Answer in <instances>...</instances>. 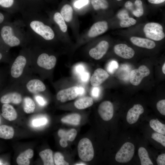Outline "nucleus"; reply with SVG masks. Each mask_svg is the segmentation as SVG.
<instances>
[{
  "label": "nucleus",
  "mask_w": 165,
  "mask_h": 165,
  "mask_svg": "<svg viewBox=\"0 0 165 165\" xmlns=\"http://www.w3.org/2000/svg\"><path fill=\"white\" fill-rule=\"evenodd\" d=\"M39 12L24 9L20 13L30 40V45L42 47L44 41L54 39L53 30L45 22Z\"/></svg>",
  "instance_id": "obj_1"
},
{
  "label": "nucleus",
  "mask_w": 165,
  "mask_h": 165,
  "mask_svg": "<svg viewBox=\"0 0 165 165\" xmlns=\"http://www.w3.org/2000/svg\"><path fill=\"white\" fill-rule=\"evenodd\" d=\"M0 41L9 49L29 45L30 39L22 19L11 21L0 26Z\"/></svg>",
  "instance_id": "obj_2"
},
{
  "label": "nucleus",
  "mask_w": 165,
  "mask_h": 165,
  "mask_svg": "<svg viewBox=\"0 0 165 165\" xmlns=\"http://www.w3.org/2000/svg\"><path fill=\"white\" fill-rule=\"evenodd\" d=\"M9 73L10 84L13 85H19L27 76L33 74L29 46L22 47L18 55L12 61Z\"/></svg>",
  "instance_id": "obj_3"
},
{
  "label": "nucleus",
  "mask_w": 165,
  "mask_h": 165,
  "mask_svg": "<svg viewBox=\"0 0 165 165\" xmlns=\"http://www.w3.org/2000/svg\"><path fill=\"white\" fill-rule=\"evenodd\" d=\"M31 51V67L33 73L41 77L43 71L52 70L57 59L56 56L44 52L42 48L34 45L28 46Z\"/></svg>",
  "instance_id": "obj_4"
},
{
  "label": "nucleus",
  "mask_w": 165,
  "mask_h": 165,
  "mask_svg": "<svg viewBox=\"0 0 165 165\" xmlns=\"http://www.w3.org/2000/svg\"><path fill=\"white\" fill-rule=\"evenodd\" d=\"M20 85L26 93L34 95H41V94L46 90L45 85L38 77L31 75L26 78Z\"/></svg>",
  "instance_id": "obj_5"
},
{
  "label": "nucleus",
  "mask_w": 165,
  "mask_h": 165,
  "mask_svg": "<svg viewBox=\"0 0 165 165\" xmlns=\"http://www.w3.org/2000/svg\"><path fill=\"white\" fill-rule=\"evenodd\" d=\"M9 88V91L1 97L0 102L3 104H20L23 98V94L25 93L23 89L19 85L10 84Z\"/></svg>",
  "instance_id": "obj_6"
},
{
  "label": "nucleus",
  "mask_w": 165,
  "mask_h": 165,
  "mask_svg": "<svg viewBox=\"0 0 165 165\" xmlns=\"http://www.w3.org/2000/svg\"><path fill=\"white\" fill-rule=\"evenodd\" d=\"M78 151L80 159L84 161H89L93 158L94 151L91 141L88 138H84L79 142Z\"/></svg>",
  "instance_id": "obj_7"
},
{
  "label": "nucleus",
  "mask_w": 165,
  "mask_h": 165,
  "mask_svg": "<svg viewBox=\"0 0 165 165\" xmlns=\"http://www.w3.org/2000/svg\"><path fill=\"white\" fill-rule=\"evenodd\" d=\"M143 31L147 38L155 41H160L165 36L162 26L158 23L147 24L144 27Z\"/></svg>",
  "instance_id": "obj_8"
},
{
  "label": "nucleus",
  "mask_w": 165,
  "mask_h": 165,
  "mask_svg": "<svg viewBox=\"0 0 165 165\" xmlns=\"http://www.w3.org/2000/svg\"><path fill=\"white\" fill-rule=\"evenodd\" d=\"M134 152V145L130 142H126L117 153L115 156L116 160L119 163H127L131 160Z\"/></svg>",
  "instance_id": "obj_9"
},
{
  "label": "nucleus",
  "mask_w": 165,
  "mask_h": 165,
  "mask_svg": "<svg viewBox=\"0 0 165 165\" xmlns=\"http://www.w3.org/2000/svg\"><path fill=\"white\" fill-rule=\"evenodd\" d=\"M0 9L12 14L20 13L24 8L21 0H0Z\"/></svg>",
  "instance_id": "obj_10"
},
{
  "label": "nucleus",
  "mask_w": 165,
  "mask_h": 165,
  "mask_svg": "<svg viewBox=\"0 0 165 165\" xmlns=\"http://www.w3.org/2000/svg\"><path fill=\"white\" fill-rule=\"evenodd\" d=\"M150 73L149 69L144 65L140 66L138 68L131 71L130 75V80L133 85H139L143 79L148 76Z\"/></svg>",
  "instance_id": "obj_11"
},
{
  "label": "nucleus",
  "mask_w": 165,
  "mask_h": 165,
  "mask_svg": "<svg viewBox=\"0 0 165 165\" xmlns=\"http://www.w3.org/2000/svg\"><path fill=\"white\" fill-rule=\"evenodd\" d=\"M78 95L79 87L74 86L59 91L57 94L56 98L64 103L74 99Z\"/></svg>",
  "instance_id": "obj_12"
},
{
  "label": "nucleus",
  "mask_w": 165,
  "mask_h": 165,
  "mask_svg": "<svg viewBox=\"0 0 165 165\" xmlns=\"http://www.w3.org/2000/svg\"><path fill=\"white\" fill-rule=\"evenodd\" d=\"M98 111L99 114L103 120L109 121L112 119L113 115V104L109 101H104L99 105Z\"/></svg>",
  "instance_id": "obj_13"
},
{
  "label": "nucleus",
  "mask_w": 165,
  "mask_h": 165,
  "mask_svg": "<svg viewBox=\"0 0 165 165\" xmlns=\"http://www.w3.org/2000/svg\"><path fill=\"white\" fill-rule=\"evenodd\" d=\"M109 46L108 42L105 40L102 41L95 47L91 49L90 50L89 55L95 60H99L106 54Z\"/></svg>",
  "instance_id": "obj_14"
},
{
  "label": "nucleus",
  "mask_w": 165,
  "mask_h": 165,
  "mask_svg": "<svg viewBox=\"0 0 165 165\" xmlns=\"http://www.w3.org/2000/svg\"><path fill=\"white\" fill-rule=\"evenodd\" d=\"M109 76L108 72L101 68L97 69L90 78L91 84L93 86H97L103 83Z\"/></svg>",
  "instance_id": "obj_15"
},
{
  "label": "nucleus",
  "mask_w": 165,
  "mask_h": 165,
  "mask_svg": "<svg viewBox=\"0 0 165 165\" xmlns=\"http://www.w3.org/2000/svg\"><path fill=\"white\" fill-rule=\"evenodd\" d=\"M115 53L118 56L124 59H129L133 57L135 52L131 48L124 44H119L114 47Z\"/></svg>",
  "instance_id": "obj_16"
},
{
  "label": "nucleus",
  "mask_w": 165,
  "mask_h": 165,
  "mask_svg": "<svg viewBox=\"0 0 165 165\" xmlns=\"http://www.w3.org/2000/svg\"><path fill=\"white\" fill-rule=\"evenodd\" d=\"M144 112L142 106L140 104L134 105L133 107L128 111L127 116V120L130 124L136 123L140 115Z\"/></svg>",
  "instance_id": "obj_17"
},
{
  "label": "nucleus",
  "mask_w": 165,
  "mask_h": 165,
  "mask_svg": "<svg viewBox=\"0 0 165 165\" xmlns=\"http://www.w3.org/2000/svg\"><path fill=\"white\" fill-rule=\"evenodd\" d=\"M107 22L105 21L97 22L91 27L88 35L90 37H94L105 32L108 29Z\"/></svg>",
  "instance_id": "obj_18"
},
{
  "label": "nucleus",
  "mask_w": 165,
  "mask_h": 165,
  "mask_svg": "<svg viewBox=\"0 0 165 165\" xmlns=\"http://www.w3.org/2000/svg\"><path fill=\"white\" fill-rule=\"evenodd\" d=\"M130 40L134 45L148 49H153L156 46L153 41L147 38L133 36L130 38Z\"/></svg>",
  "instance_id": "obj_19"
},
{
  "label": "nucleus",
  "mask_w": 165,
  "mask_h": 165,
  "mask_svg": "<svg viewBox=\"0 0 165 165\" xmlns=\"http://www.w3.org/2000/svg\"><path fill=\"white\" fill-rule=\"evenodd\" d=\"M2 115L6 119L9 121L15 120L17 116V112L13 106L4 104L2 106Z\"/></svg>",
  "instance_id": "obj_20"
},
{
  "label": "nucleus",
  "mask_w": 165,
  "mask_h": 165,
  "mask_svg": "<svg viewBox=\"0 0 165 165\" xmlns=\"http://www.w3.org/2000/svg\"><path fill=\"white\" fill-rule=\"evenodd\" d=\"M24 9L39 12L42 7L41 0H21Z\"/></svg>",
  "instance_id": "obj_21"
},
{
  "label": "nucleus",
  "mask_w": 165,
  "mask_h": 165,
  "mask_svg": "<svg viewBox=\"0 0 165 165\" xmlns=\"http://www.w3.org/2000/svg\"><path fill=\"white\" fill-rule=\"evenodd\" d=\"M33 150L31 149L27 150L21 153L17 158L16 161L19 165H28L30 163L29 159L33 156Z\"/></svg>",
  "instance_id": "obj_22"
},
{
  "label": "nucleus",
  "mask_w": 165,
  "mask_h": 165,
  "mask_svg": "<svg viewBox=\"0 0 165 165\" xmlns=\"http://www.w3.org/2000/svg\"><path fill=\"white\" fill-rule=\"evenodd\" d=\"M22 102L23 109L25 113L30 114L34 112L35 108V104L31 97L28 96L24 97Z\"/></svg>",
  "instance_id": "obj_23"
},
{
  "label": "nucleus",
  "mask_w": 165,
  "mask_h": 165,
  "mask_svg": "<svg viewBox=\"0 0 165 165\" xmlns=\"http://www.w3.org/2000/svg\"><path fill=\"white\" fill-rule=\"evenodd\" d=\"M93 104V101L91 97H85L76 101L74 105L78 109H82L91 106Z\"/></svg>",
  "instance_id": "obj_24"
},
{
  "label": "nucleus",
  "mask_w": 165,
  "mask_h": 165,
  "mask_svg": "<svg viewBox=\"0 0 165 165\" xmlns=\"http://www.w3.org/2000/svg\"><path fill=\"white\" fill-rule=\"evenodd\" d=\"M44 165H54L53 152L49 149H45L39 153Z\"/></svg>",
  "instance_id": "obj_25"
},
{
  "label": "nucleus",
  "mask_w": 165,
  "mask_h": 165,
  "mask_svg": "<svg viewBox=\"0 0 165 165\" xmlns=\"http://www.w3.org/2000/svg\"><path fill=\"white\" fill-rule=\"evenodd\" d=\"M52 19L62 31L65 32L67 31V26L60 13L59 12L55 13L53 14Z\"/></svg>",
  "instance_id": "obj_26"
},
{
  "label": "nucleus",
  "mask_w": 165,
  "mask_h": 165,
  "mask_svg": "<svg viewBox=\"0 0 165 165\" xmlns=\"http://www.w3.org/2000/svg\"><path fill=\"white\" fill-rule=\"evenodd\" d=\"M14 134V130L11 127L6 125L0 126V138L5 139L12 138Z\"/></svg>",
  "instance_id": "obj_27"
},
{
  "label": "nucleus",
  "mask_w": 165,
  "mask_h": 165,
  "mask_svg": "<svg viewBox=\"0 0 165 165\" xmlns=\"http://www.w3.org/2000/svg\"><path fill=\"white\" fill-rule=\"evenodd\" d=\"M58 136L61 138H63L67 141H73L75 138L77 134L76 130L74 129L67 131L60 129L58 132Z\"/></svg>",
  "instance_id": "obj_28"
},
{
  "label": "nucleus",
  "mask_w": 165,
  "mask_h": 165,
  "mask_svg": "<svg viewBox=\"0 0 165 165\" xmlns=\"http://www.w3.org/2000/svg\"><path fill=\"white\" fill-rule=\"evenodd\" d=\"M138 153L141 165H153L149 158L148 152L145 148L140 147L138 149Z\"/></svg>",
  "instance_id": "obj_29"
},
{
  "label": "nucleus",
  "mask_w": 165,
  "mask_h": 165,
  "mask_svg": "<svg viewBox=\"0 0 165 165\" xmlns=\"http://www.w3.org/2000/svg\"><path fill=\"white\" fill-rule=\"evenodd\" d=\"M73 13V9L71 6L68 4H66L61 9L60 13L65 21L69 22L72 19Z\"/></svg>",
  "instance_id": "obj_30"
},
{
  "label": "nucleus",
  "mask_w": 165,
  "mask_h": 165,
  "mask_svg": "<svg viewBox=\"0 0 165 165\" xmlns=\"http://www.w3.org/2000/svg\"><path fill=\"white\" fill-rule=\"evenodd\" d=\"M80 119L81 116L79 114L73 113L63 118L61 121L64 123L78 125L79 123Z\"/></svg>",
  "instance_id": "obj_31"
},
{
  "label": "nucleus",
  "mask_w": 165,
  "mask_h": 165,
  "mask_svg": "<svg viewBox=\"0 0 165 165\" xmlns=\"http://www.w3.org/2000/svg\"><path fill=\"white\" fill-rule=\"evenodd\" d=\"M150 127L156 132L165 134V125L160 122L157 119H151L149 122Z\"/></svg>",
  "instance_id": "obj_32"
},
{
  "label": "nucleus",
  "mask_w": 165,
  "mask_h": 165,
  "mask_svg": "<svg viewBox=\"0 0 165 165\" xmlns=\"http://www.w3.org/2000/svg\"><path fill=\"white\" fill-rule=\"evenodd\" d=\"M133 14L137 17L141 16L144 13L142 2L141 0H136L131 11Z\"/></svg>",
  "instance_id": "obj_33"
},
{
  "label": "nucleus",
  "mask_w": 165,
  "mask_h": 165,
  "mask_svg": "<svg viewBox=\"0 0 165 165\" xmlns=\"http://www.w3.org/2000/svg\"><path fill=\"white\" fill-rule=\"evenodd\" d=\"M91 3L94 9L95 10L105 9L109 6L107 0H91Z\"/></svg>",
  "instance_id": "obj_34"
},
{
  "label": "nucleus",
  "mask_w": 165,
  "mask_h": 165,
  "mask_svg": "<svg viewBox=\"0 0 165 165\" xmlns=\"http://www.w3.org/2000/svg\"><path fill=\"white\" fill-rule=\"evenodd\" d=\"M9 49L0 41V61L4 59L8 60L11 59L9 53Z\"/></svg>",
  "instance_id": "obj_35"
},
{
  "label": "nucleus",
  "mask_w": 165,
  "mask_h": 165,
  "mask_svg": "<svg viewBox=\"0 0 165 165\" xmlns=\"http://www.w3.org/2000/svg\"><path fill=\"white\" fill-rule=\"evenodd\" d=\"M54 163L56 165H68V163L64 160V157L60 152H57L54 156Z\"/></svg>",
  "instance_id": "obj_36"
},
{
  "label": "nucleus",
  "mask_w": 165,
  "mask_h": 165,
  "mask_svg": "<svg viewBox=\"0 0 165 165\" xmlns=\"http://www.w3.org/2000/svg\"><path fill=\"white\" fill-rule=\"evenodd\" d=\"M136 20L132 17L120 20V25L122 28L128 27L135 24Z\"/></svg>",
  "instance_id": "obj_37"
},
{
  "label": "nucleus",
  "mask_w": 165,
  "mask_h": 165,
  "mask_svg": "<svg viewBox=\"0 0 165 165\" xmlns=\"http://www.w3.org/2000/svg\"><path fill=\"white\" fill-rule=\"evenodd\" d=\"M151 138L165 146V136L163 134L158 132L154 133L152 134Z\"/></svg>",
  "instance_id": "obj_38"
},
{
  "label": "nucleus",
  "mask_w": 165,
  "mask_h": 165,
  "mask_svg": "<svg viewBox=\"0 0 165 165\" xmlns=\"http://www.w3.org/2000/svg\"><path fill=\"white\" fill-rule=\"evenodd\" d=\"M118 67L119 65L117 62L115 60H112L108 64L107 70L109 73L112 74L118 68Z\"/></svg>",
  "instance_id": "obj_39"
},
{
  "label": "nucleus",
  "mask_w": 165,
  "mask_h": 165,
  "mask_svg": "<svg viewBox=\"0 0 165 165\" xmlns=\"http://www.w3.org/2000/svg\"><path fill=\"white\" fill-rule=\"evenodd\" d=\"M11 15L6 12L0 11V26L11 21Z\"/></svg>",
  "instance_id": "obj_40"
},
{
  "label": "nucleus",
  "mask_w": 165,
  "mask_h": 165,
  "mask_svg": "<svg viewBox=\"0 0 165 165\" xmlns=\"http://www.w3.org/2000/svg\"><path fill=\"white\" fill-rule=\"evenodd\" d=\"M47 119L43 117L34 119L32 122L33 126L35 127H38L46 124L47 122Z\"/></svg>",
  "instance_id": "obj_41"
},
{
  "label": "nucleus",
  "mask_w": 165,
  "mask_h": 165,
  "mask_svg": "<svg viewBox=\"0 0 165 165\" xmlns=\"http://www.w3.org/2000/svg\"><path fill=\"white\" fill-rule=\"evenodd\" d=\"M156 108L162 115H165V100L159 101L156 104Z\"/></svg>",
  "instance_id": "obj_42"
},
{
  "label": "nucleus",
  "mask_w": 165,
  "mask_h": 165,
  "mask_svg": "<svg viewBox=\"0 0 165 165\" xmlns=\"http://www.w3.org/2000/svg\"><path fill=\"white\" fill-rule=\"evenodd\" d=\"M74 70L75 73L79 75L86 71L85 66L82 64L76 65L74 68Z\"/></svg>",
  "instance_id": "obj_43"
},
{
  "label": "nucleus",
  "mask_w": 165,
  "mask_h": 165,
  "mask_svg": "<svg viewBox=\"0 0 165 165\" xmlns=\"http://www.w3.org/2000/svg\"><path fill=\"white\" fill-rule=\"evenodd\" d=\"M34 96L35 100L39 105L42 106L46 105V101L42 95H36Z\"/></svg>",
  "instance_id": "obj_44"
},
{
  "label": "nucleus",
  "mask_w": 165,
  "mask_h": 165,
  "mask_svg": "<svg viewBox=\"0 0 165 165\" xmlns=\"http://www.w3.org/2000/svg\"><path fill=\"white\" fill-rule=\"evenodd\" d=\"M88 2V0H79L75 2L74 6L76 8L80 9L87 5Z\"/></svg>",
  "instance_id": "obj_45"
},
{
  "label": "nucleus",
  "mask_w": 165,
  "mask_h": 165,
  "mask_svg": "<svg viewBox=\"0 0 165 165\" xmlns=\"http://www.w3.org/2000/svg\"><path fill=\"white\" fill-rule=\"evenodd\" d=\"M117 16L120 20L129 17L128 12L125 9L120 11L118 14Z\"/></svg>",
  "instance_id": "obj_46"
},
{
  "label": "nucleus",
  "mask_w": 165,
  "mask_h": 165,
  "mask_svg": "<svg viewBox=\"0 0 165 165\" xmlns=\"http://www.w3.org/2000/svg\"><path fill=\"white\" fill-rule=\"evenodd\" d=\"M156 162L158 165H165V154L163 153L159 155L156 159Z\"/></svg>",
  "instance_id": "obj_47"
},
{
  "label": "nucleus",
  "mask_w": 165,
  "mask_h": 165,
  "mask_svg": "<svg viewBox=\"0 0 165 165\" xmlns=\"http://www.w3.org/2000/svg\"><path fill=\"white\" fill-rule=\"evenodd\" d=\"M79 76L81 81L83 82H86L90 78V75L89 72L85 71Z\"/></svg>",
  "instance_id": "obj_48"
},
{
  "label": "nucleus",
  "mask_w": 165,
  "mask_h": 165,
  "mask_svg": "<svg viewBox=\"0 0 165 165\" xmlns=\"http://www.w3.org/2000/svg\"><path fill=\"white\" fill-rule=\"evenodd\" d=\"M100 90L99 88L97 86H94L91 90L92 96L94 97H97L100 94Z\"/></svg>",
  "instance_id": "obj_49"
},
{
  "label": "nucleus",
  "mask_w": 165,
  "mask_h": 165,
  "mask_svg": "<svg viewBox=\"0 0 165 165\" xmlns=\"http://www.w3.org/2000/svg\"><path fill=\"white\" fill-rule=\"evenodd\" d=\"M133 3L130 1H127L125 4V7L127 9L131 11L133 7Z\"/></svg>",
  "instance_id": "obj_50"
},
{
  "label": "nucleus",
  "mask_w": 165,
  "mask_h": 165,
  "mask_svg": "<svg viewBox=\"0 0 165 165\" xmlns=\"http://www.w3.org/2000/svg\"><path fill=\"white\" fill-rule=\"evenodd\" d=\"M67 141L63 138H61L60 141V144L61 146L65 148L68 146Z\"/></svg>",
  "instance_id": "obj_51"
},
{
  "label": "nucleus",
  "mask_w": 165,
  "mask_h": 165,
  "mask_svg": "<svg viewBox=\"0 0 165 165\" xmlns=\"http://www.w3.org/2000/svg\"><path fill=\"white\" fill-rule=\"evenodd\" d=\"M148 1L151 3L157 4L164 2L165 0H148Z\"/></svg>",
  "instance_id": "obj_52"
},
{
  "label": "nucleus",
  "mask_w": 165,
  "mask_h": 165,
  "mask_svg": "<svg viewBox=\"0 0 165 165\" xmlns=\"http://www.w3.org/2000/svg\"><path fill=\"white\" fill-rule=\"evenodd\" d=\"M85 92V89L82 87H79V95H82Z\"/></svg>",
  "instance_id": "obj_53"
},
{
  "label": "nucleus",
  "mask_w": 165,
  "mask_h": 165,
  "mask_svg": "<svg viewBox=\"0 0 165 165\" xmlns=\"http://www.w3.org/2000/svg\"><path fill=\"white\" fill-rule=\"evenodd\" d=\"M162 71L164 74H165V63L163 64L162 68Z\"/></svg>",
  "instance_id": "obj_54"
},
{
  "label": "nucleus",
  "mask_w": 165,
  "mask_h": 165,
  "mask_svg": "<svg viewBox=\"0 0 165 165\" xmlns=\"http://www.w3.org/2000/svg\"><path fill=\"white\" fill-rule=\"evenodd\" d=\"M76 165H86L85 163H77V164H75Z\"/></svg>",
  "instance_id": "obj_55"
},
{
  "label": "nucleus",
  "mask_w": 165,
  "mask_h": 165,
  "mask_svg": "<svg viewBox=\"0 0 165 165\" xmlns=\"http://www.w3.org/2000/svg\"><path fill=\"white\" fill-rule=\"evenodd\" d=\"M2 163L1 162V161H0V165H2Z\"/></svg>",
  "instance_id": "obj_56"
},
{
  "label": "nucleus",
  "mask_w": 165,
  "mask_h": 165,
  "mask_svg": "<svg viewBox=\"0 0 165 165\" xmlns=\"http://www.w3.org/2000/svg\"><path fill=\"white\" fill-rule=\"evenodd\" d=\"M117 0L118 1H121V0Z\"/></svg>",
  "instance_id": "obj_57"
}]
</instances>
